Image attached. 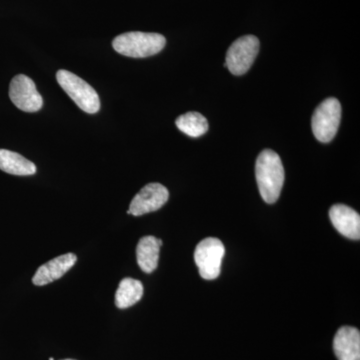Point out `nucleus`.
<instances>
[{"label":"nucleus","instance_id":"nucleus-17","mask_svg":"<svg viewBox=\"0 0 360 360\" xmlns=\"http://www.w3.org/2000/svg\"><path fill=\"white\" fill-rule=\"evenodd\" d=\"M49 360H54V359H52V357H51V359H49Z\"/></svg>","mask_w":360,"mask_h":360},{"label":"nucleus","instance_id":"nucleus-5","mask_svg":"<svg viewBox=\"0 0 360 360\" xmlns=\"http://www.w3.org/2000/svg\"><path fill=\"white\" fill-rule=\"evenodd\" d=\"M224 255V243L219 238H208L198 243L194 251V260L203 279L213 281L219 276Z\"/></svg>","mask_w":360,"mask_h":360},{"label":"nucleus","instance_id":"nucleus-12","mask_svg":"<svg viewBox=\"0 0 360 360\" xmlns=\"http://www.w3.org/2000/svg\"><path fill=\"white\" fill-rule=\"evenodd\" d=\"M161 246L162 240L155 236H148L141 238L136 248V258L142 271L151 274L158 269Z\"/></svg>","mask_w":360,"mask_h":360},{"label":"nucleus","instance_id":"nucleus-4","mask_svg":"<svg viewBox=\"0 0 360 360\" xmlns=\"http://www.w3.org/2000/svg\"><path fill=\"white\" fill-rule=\"evenodd\" d=\"M341 105L335 97L326 99L315 110L311 120L312 131L317 141L328 143L335 139L340 127Z\"/></svg>","mask_w":360,"mask_h":360},{"label":"nucleus","instance_id":"nucleus-2","mask_svg":"<svg viewBox=\"0 0 360 360\" xmlns=\"http://www.w3.org/2000/svg\"><path fill=\"white\" fill-rule=\"evenodd\" d=\"M167 39L160 33L131 32L118 35L112 41L116 52L127 58H144L160 53Z\"/></svg>","mask_w":360,"mask_h":360},{"label":"nucleus","instance_id":"nucleus-14","mask_svg":"<svg viewBox=\"0 0 360 360\" xmlns=\"http://www.w3.org/2000/svg\"><path fill=\"white\" fill-rule=\"evenodd\" d=\"M143 295V285L136 279L123 278L115 293V305L118 309H129L139 302Z\"/></svg>","mask_w":360,"mask_h":360},{"label":"nucleus","instance_id":"nucleus-16","mask_svg":"<svg viewBox=\"0 0 360 360\" xmlns=\"http://www.w3.org/2000/svg\"><path fill=\"white\" fill-rule=\"evenodd\" d=\"M63 360H75V359H63Z\"/></svg>","mask_w":360,"mask_h":360},{"label":"nucleus","instance_id":"nucleus-7","mask_svg":"<svg viewBox=\"0 0 360 360\" xmlns=\"http://www.w3.org/2000/svg\"><path fill=\"white\" fill-rule=\"evenodd\" d=\"M9 97L16 108L25 112H37L44 105V99L34 82L26 75H16L9 86Z\"/></svg>","mask_w":360,"mask_h":360},{"label":"nucleus","instance_id":"nucleus-6","mask_svg":"<svg viewBox=\"0 0 360 360\" xmlns=\"http://www.w3.org/2000/svg\"><path fill=\"white\" fill-rule=\"evenodd\" d=\"M259 51V40L255 35H245L236 39L227 51L225 68L232 75H243L250 70Z\"/></svg>","mask_w":360,"mask_h":360},{"label":"nucleus","instance_id":"nucleus-8","mask_svg":"<svg viewBox=\"0 0 360 360\" xmlns=\"http://www.w3.org/2000/svg\"><path fill=\"white\" fill-rule=\"evenodd\" d=\"M168 198L169 193L162 184L156 182L146 184L134 196L130 203L129 210H127V214L141 217L146 213L156 212L167 202Z\"/></svg>","mask_w":360,"mask_h":360},{"label":"nucleus","instance_id":"nucleus-3","mask_svg":"<svg viewBox=\"0 0 360 360\" xmlns=\"http://www.w3.org/2000/svg\"><path fill=\"white\" fill-rule=\"evenodd\" d=\"M56 80L80 110L90 115H94L101 110V99L96 90L75 73L65 70H58Z\"/></svg>","mask_w":360,"mask_h":360},{"label":"nucleus","instance_id":"nucleus-11","mask_svg":"<svg viewBox=\"0 0 360 360\" xmlns=\"http://www.w3.org/2000/svg\"><path fill=\"white\" fill-rule=\"evenodd\" d=\"M333 349L338 360H360V333L352 326L338 329L333 340Z\"/></svg>","mask_w":360,"mask_h":360},{"label":"nucleus","instance_id":"nucleus-9","mask_svg":"<svg viewBox=\"0 0 360 360\" xmlns=\"http://www.w3.org/2000/svg\"><path fill=\"white\" fill-rule=\"evenodd\" d=\"M329 217L336 231L345 238L359 240L360 238V217L349 206L335 205L329 210Z\"/></svg>","mask_w":360,"mask_h":360},{"label":"nucleus","instance_id":"nucleus-1","mask_svg":"<svg viewBox=\"0 0 360 360\" xmlns=\"http://www.w3.org/2000/svg\"><path fill=\"white\" fill-rule=\"evenodd\" d=\"M255 176L265 202H276L284 184V168L276 151L264 149L260 153L255 163Z\"/></svg>","mask_w":360,"mask_h":360},{"label":"nucleus","instance_id":"nucleus-15","mask_svg":"<svg viewBox=\"0 0 360 360\" xmlns=\"http://www.w3.org/2000/svg\"><path fill=\"white\" fill-rule=\"evenodd\" d=\"M177 129L191 137H200L208 130V122L205 116L200 112H187L180 115L175 120Z\"/></svg>","mask_w":360,"mask_h":360},{"label":"nucleus","instance_id":"nucleus-10","mask_svg":"<svg viewBox=\"0 0 360 360\" xmlns=\"http://www.w3.org/2000/svg\"><path fill=\"white\" fill-rule=\"evenodd\" d=\"M77 255L66 253L51 259V262L42 264L37 269L32 278V283L37 286H44L61 278L77 262Z\"/></svg>","mask_w":360,"mask_h":360},{"label":"nucleus","instance_id":"nucleus-13","mask_svg":"<svg viewBox=\"0 0 360 360\" xmlns=\"http://www.w3.org/2000/svg\"><path fill=\"white\" fill-rule=\"evenodd\" d=\"M0 170L13 175H32L37 172V167L32 161L22 155L7 149H0Z\"/></svg>","mask_w":360,"mask_h":360}]
</instances>
